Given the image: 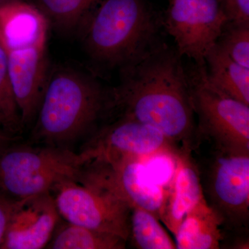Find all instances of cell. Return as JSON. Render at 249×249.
Returning a JSON list of instances; mask_svg holds the SVG:
<instances>
[{
    "instance_id": "obj_26",
    "label": "cell",
    "mask_w": 249,
    "mask_h": 249,
    "mask_svg": "<svg viewBox=\"0 0 249 249\" xmlns=\"http://www.w3.org/2000/svg\"><path fill=\"white\" fill-rule=\"evenodd\" d=\"M10 1V0H0V6L4 4V3L7 2V1Z\"/></svg>"
},
{
    "instance_id": "obj_6",
    "label": "cell",
    "mask_w": 249,
    "mask_h": 249,
    "mask_svg": "<svg viewBox=\"0 0 249 249\" xmlns=\"http://www.w3.org/2000/svg\"><path fill=\"white\" fill-rule=\"evenodd\" d=\"M186 71L192 106L197 118L196 142L249 154V106L213 85L205 62H193Z\"/></svg>"
},
{
    "instance_id": "obj_21",
    "label": "cell",
    "mask_w": 249,
    "mask_h": 249,
    "mask_svg": "<svg viewBox=\"0 0 249 249\" xmlns=\"http://www.w3.org/2000/svg\"><path fill=\"white\" fill-rule=\"evenodd\" d=\"M216 44L234 61L249 69V24L226 23Z\"/></svg>"
},
{
    "instance_id": "obj_19",
    "label": "cell",
    "mask_w": 249,
    "mask_h": 249,
    "mask_svg": "<svg viewBox=\"0 0 249 249\" xmlns=\"http://www.w3.org/2000/svg\"><path fill=\"white\" fill-rule=\"evenodd\" d=\"M39 9L58 30L68 33L82 27L102 0H36Z\"/></svg>"
},
{
    "instance_id": "obj_12",
    "label": "cell",
    "mask_w": 249,
    "mask_h": 249,
    "mask_svg": "<svg viewBox=\"0 0 249 249\" xmlns=\"http://www.w3.org/2000/svg\"><path fill=\"white\" fill-rule=\"evenodd\" d=\"M46 47L7 51L11 88L22 124L36 117L49 78Z\"/></svg>"
},
{
    "instance_id": "obj_25",
    "label": "cell",
    "mask_w": 249,
    "mask_h": 249,
    "mask_svg": "<svg viewBox=\"0 0 249 249\" xmlns=\"http://www.w3.org/2000/svg\"><path fill=\"white\" fill-rule=\"evenodd\" d=\"M0 127H4L5 129V124L4 121L3 120L2 117L0 116Z\"/></svg>"
},
{
    "instance_id": "obj_7",
    "label": "cell",
    "mask_w": 249,
    "mask_h": 249,
    "mask_svg": "<svg viewBox=\"0 0 249 249\" xmlns=\"http://www.w3.org/2000/svg\"><path fill=\"white\" fill-rule=\"evenodd\" d=\"M78 182L104 192L160 218L167 191L147 173L142 159L127 156L98 157L82 168Z\"/></svg>"
},
{
    "instance_id": "obj_4",
    "label": "cell",
    "mask_w": 249,
    "mask_h": 249,
    "mask_svg": "<svg viewBox=\"0 0 249 249\" xmlns=\"http://www.w3.org/2000/svg\"><path fill=\"white\" fill-rule=\"evenodd\" d=\"M208 146L191 153L205 201L222 219L224 235H249V154Z\"/></svg>"
},
{
    "instance_id": "obj_1",
    "label": "cell",
    "mask_w": 249,
    "mask_h": 249,
    "mask_svg": "<svg viewBox=\"0 0 249 249\" xmlns=\"http://www.w3.org/2000/svg\"><path fill=\"white\" fill-rule=\"evenodd\" d=\"M120 72V85L108 91L106 115L152 126L178 150L191 152L196 142V116L176 48L159 41Z\"/></svg>"
},
{
    "instance_id": "obj_10",
    "label": "cell",
    "mask_w": 249,
    "mask_h": 249,
    "mask_svg": "<svg viewBox=\"0 0 249 249\" xmlns=\"http://www.w3.org/2000/svg\"><path fill=\"white\" fill-rule=\"evenodd\" d=\"M180 150L158 129L125 117L99 129L81 154L85 163L98 157L127 156L142 159L168 156L173 159Z\"/></svg>"
},
{
    "instance_id": "obj_5",
    "label": "cell",
    "mask_w": 249,
    "mask_h": 249,
    "mask_svg": "<svg viewBox=\"0 0 249 249\" xmlns=\"http://www.w3.org/2000/svg\"><path fill=\"white\" fill-rule=\"evenodd\" d=\"M85 163L81 153L65 147L10 144L0 149V191L15 199L51 192L62 181H78Z\"/></svg>"
},
{
    "instance_id": "obj_18",
    "label": "cell",
    "mask_w": 249,
    "mask_h": 249,
    "mask_svg": "<svg viewBox=\"0 0 249 249\" xmlns=\"http://www.w3.org/2000/svg\"><path fill=\"white\" fill-rule=\"evenodd\" d=\"M160 218L147 210L134 207L129 217V235L134 248L176 249L175 242L160 222Z\"/></svg>"
},
{
    "instance_id": "obj_9",
    "label": "cell",
    "mask_w": 249,
    "mask_h": 249,
    "mask_svg": "<svg viewBox=\"0 0 249 249\" xmlns=\"http://www.w3.org/2000/svg\"><path fill=\"white\" fill-rule=\"evenodd\" d=\"M162 19L178 53L198 64L205 62L227 22L218 0H170Z\"/></svg>"
},
{
    "instance_id": "obj_13",
    "label": "cell",
    "mask_w": 249,
    "mask_h": 249,
    "mask_svg": "<svg viewBox=\"0 0 249 249\" xmlns=\"http://www.w3.org/2000/svg\"><path fill=\"white\" fill-rule=\"evenodd\" d=\"M49 27L45 14L23 0L0 6V40L6 51L46 47Z\"/></svg>"
},
{
    "instance_id": "obj_11",
    "label": "cell",
    "mask_w": 249,
    "mask_h": 249,
    "mask_svg": "<svg viewBox=\"0 0 249 249\" xmlns=\"http://www.w3.org/2000/svg\"><path fill=\"white\" fill-rule=\"evenodd\" d=\"M60 219L51 192L18 199L0 249L46 248Z\"/></svg>"
},
{
    "instance_id": "obj_3",
    "label": "cell",
    "mask_w": 249,
    "mask_h": 249,
    "mask_svg": "<svg viewBox=\"0 0 249 249\" xmlns=\"http://www.w3.org/2000/svg\"><path fill=\"white\" fill-rule=\"evenodd\" d=\"M107 96L98 82L81 72L62 69L49 73L33 138L58 147L78 140L106 115Z\"/></svg>"
},
{
    "instance_id": "obj_14",
    "label": "cell",
    "mask_w": 249,
    "mask_h": 249,
    "mask_svg": "<svg viewBox=\"0 0 249 249\" xmlns=\"http://www.w3.org/2000/svg\"><path fill=\"white\" fill-rule=\"evenodd\" d=\"M173 160L175 170L160 220L175 235L185 216L204 197L191 152L179 151Z\"/></svg>"
},
{
    "instance_id": "obj_22",
    "label": "cell",
    "mask_w": 249,
    "mask_h": 249,
    "mask_svg": "<svg viewBox=\"0 0 249 249\" xmlns=\"http://www.w3.org/2000/svg\"><path fill=\"white\" fill-rule=\"evenodd\" d=\"M227 22L249 24V0H218Z\"/></svg>"
},
{
    "instance_id": "obj_16",
    "label": "cell",
    "mask_w": 249,
    "mask_h": 249,
    "mask_svg": "<svg viewBox=\"0 0 249 249\" xmlns=\"http://www.w3.org/2000/svg\"><path fill=\"white\" fill-rule=\"evenodd\" d=\"M204 60L211 83L231 97L249 106V69L234 61L216 43Z\"/></svg>"
},
{
    "instance_id": "obj_8",
    "label": "cell",
    "mask_w": 249,
    "mask_h": 249,
    "mask_svg": "<svg viewBox=\"0 0 249 249\" xmlns=\"http://www.w3.org/2000/svg\"><path fill=\"white\" fill-rule=\"evenodd\" d=\"M51 192L58 213L65 222L128 241L132 209L125 203L73 180L58 183Z\"/></svg>"
},
{
    "instance_id": "obj_20",
    "label": "cell",
    "mask_w": 249,
    "mask_h": 249,
    "mask_svg": "<svg viewBox=\"0 0 249 249\" xmlns=\"http://www.w3.org/2000/svg\"><path fill=\"white\" fill-rule=\"evenodd\" d=\"M0 116L4 121L5 129L18 132L22 125L20 115L15 100L9 71L8 53L0 40Z\"/></svg>"
},
{
    "instance_id": "obj_15",
    "label": "cell",
    "mask_w": 249,
    "mask_h": 249,
    "mask_svg": "<svg viewBox=\"0 0 249 249\" xmlns=\"http://www.w3.org/2000/svg\"><path fill=\"white\" fill-rule=\"evenodd\" d=\"M178 249H220L222 221L204 198L183 218L175 235Z\"/></svg>"
},
{
    "instance_id": "obj_24",
    "label": "cell",
    "mask_w": 249,
    "mask_h": 249,
    "mask_svg": "<svg viewBox=\"0 0 249 249\" xmlns=\"http://www.w3.org/2000/svg\"><path fill=\"white\" fill-rule=\"evenodd\" d=\"M16 139L14 137H11V135L0 129V149L12 143Z\"/></svg>"
},
{
    "instance_id": "obj_23",
    "label": "cell",
    "mask_w": 249,
    "mask_h": 249,
    "mask_svg": "<svg viewBox=\"0 0 249 249\" xmlns=\"http://www.w3.org/2000/svg\"><path fill=\"white\" fill-rule=\"evenodd\" d=\"M18 199H13L0 191V247L4 240L6 229L14 213Z\"/></svg>"
},
{
    "instance_id": "obj_17",
    "label": "cell",
    "mask_w": 249,
    "mask_h": 249,
    "mask_svg": "<svg viewBox=\"0 0 249 249\" xmlns=\"http://www.w3.org/2000/svg\"><path fill=\"white\" fill-rule=\"evenodd\" d=\"M126 243L120 236L65 222L58 223L46 249H124Z\"/></svg>"
},
{
    "instance_id": "obj_2",
    "label": "cell",
    "mask_w": 249,
    "mask_h": 249,
    "mask_svg": "<svg viewBox=\"0 0 249 249\" xmlns=\"http://www.w3.org/2000/svg\"><path fill=\"white\" fill-rule=\"evenodd\" d=\"M82 27L91 60L120 70L160 41L163 19L146 0H102Z\"/></svg>"
}]
</instances>
